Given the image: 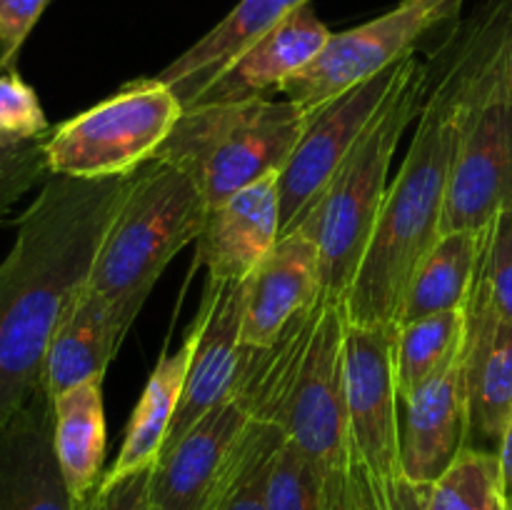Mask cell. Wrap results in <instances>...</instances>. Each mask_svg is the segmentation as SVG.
Here are the masks:
<instances>
[{"mask_svg": "<svg viewBox=\"0 0 512 510\" xmlns=\"http://www.w3.org/2000/svg\"><path fill=\"white\" fill-rule=\"evenodd\" d=\"M133 178L50 175L15 220L13 248L0 263V430L43 388L50 338L88 285Z\"/></svg>", "mask_w": 512, "mask_h": 510, "instance_id": "1", "label": "cell"}, {"mask_svg": "<svg viewBox=\"0 0 512 510\" xmlns=\"http://www.w3.org/2000/svg\"><path fill=\"white\" fill-rule=\"evenodd\" d=\"M430 83L410 148L390 180L363 263L345 298L353 325H395L405 288L425 250L438 240L470 103L460 80L440 60Z\"/></svg>", "mask_w": 512, "mask_h": 510, "instance_id": "2", "label": "cell"}, {"mask_svg": "<svg viewBox=\"0 0 512 510\" xmlns=\"http://www.w3.org/2000/svg\"><path fill=\"white\" fill-rule=\"evenodd\" d=\"M428 83L430 63L415 53L383 113L298 225L318 243L323 298L345 305L388 193L393 158L403 135L418 120Z\"/></svg>", "mask_w": 512, "mask_h": 510, "instance_id": "3", "label": "cell"}, {"mask_svg": "<svg viewBox=\"0 0 512 510\" xmlns=\"http://www.w3.org/2000/svg\"><path fill=\"white\" fill-rule=\"evenodd\" d=\"M205 213L203 193L183 170L153 160L135 173L88 278L90 288L110 300L125 330L170 260L198 240Z\"/></svg>", "mask_w": 512, "mask_h": 510, "instance_id": "4", "label": "cell"}, {"mask_svg": "<svg viewBox=\"0 0 512 510\" xmlns=\"http://www.w3.org/2000/svg\"><path fill=\"white\" fill-rule=\"evenodd\" d=\"M310 113L288 98L190 105L160 148V163L183 170L208 208L238 190L280 175L308 128Z\"/></svg>", "mask_w": 512, "mask_h": 510, "instance_id": "5", "label": "cell"}, {"mask_svg": "<svg viewBox=\"0 0 512 510\" xmlns=\"http://www.w3.org/2000/svg\"><path fill=\"white\" fill-rule=\"evenodd\" d=\"M183 110L173 85L158 75L133 80L50 130V175L108 180L138 173L158 158Z\"/></svg>", "mask_w": 512, "mask_h": 510, "instance_id": "6", "label": "cell"}, {"mask_svg": "<svg viewBox=\"0 0 512 510\" xmlns=\"http://www.w3.org/2000/svg\"><path fill=\"white\" fill-rule=\"evenodd\" d=\"M345 395L358 510H395L405 483L395 325L345 328Z\"/></svg>", "mask_w": 512, "mask_h": 510, "instance_id": "7", "label": "cell"}, {"mask_svg": "<svg viewBox=\"0 0 512 510\" xmlns=\"http://www.w3.org/2000/svg\"><path fill=\"white\" fill-rule=\"evenodd\" d=\"M345 305L320 298L298 375L280 425L285 438L313 463L330 490L358 510L345 395Z\"/></svg>", "mask_w": 512, "mask_h": 510, "instance_id": "8", "label": "cell"}, {"mask_svg": "<svg viewBox=\"0 0 512 510\" xmlns=\"http://www.w3.org/2000/svg\"><path fill=\"white\" fill-rule=\"evenodd\" d=\"M463 5L465 0H400L378 18L330 35L318 58L275 95L313 115L355 85L415 55L420 40L433 30L458 23Z\"/></svg>", "mask_w": 512, "mask_h": 510, "instance_id": "9", "label": "cell"}, {"mask_svg": "<svg viewBox=\"0 0 512 510\" xmlns=\"http://www.w3.org/2000/svg\"><path fill=\"white\" fill-rule=\"evenodd\" d=\"M410 58L355 85L348 93L310 115L303 138L295 145L288 165L280 173V220H283L280 235L295 230L308 218L340 165L350 158L355 145L363 140L370 125L378 120L388 100L393 98L395 88L408 70Z\"/></svg>", "mask_w": 512, "mask_h": 510, "instance_id": "10", "label": "cell"}, {"mask_svg": "<svg viewBox=\"0 0 512 510\" xmlns=\"http://www.w3.org/2000/svg\"><path fill=\"white\" fill-rule=\"evenodd\" d=\"M253 410L238 390L160 453L150 473V510H215L233 483Z\"/></svg>", "mask_w": 512, "mask_h": 510, "instance_id": "11", "label": "cell"}, {"mask_svg": "<svg viewBox=\"0 0 512 510\" xmlns=\"http://www.w3.org/2000/svg\"><path fill=\"white\" fill-rule=\"evenodd\" d=\"M512 210V95L508 73L478 103H470L448 183L440 235L485 230Z\"/></svg>", "mask_w": 512, "mask_h": 510, "instance_id": "12", "label": "cell"}, {"mask_svg": "<svg viewBox=\"0 0 512 510\" xmlns=\"http://www.w3.org/2000/svg\"><path fill=\"white\" fill-rule=\"evenodd\" d=\"M243 300V280L240 283L205 280L203 303L195 318L198 343L165 448L183 438L193 425H198L210 410L218 408L233 393L245 350Z\"/></svg>", "mask_w": 512, "mask_h": 510, "instance_id": "13", "label": "cell"}, {"mask_svg": "<svg viewBox=\"0 0 512 510\" xmlns=\"http://www.w3.org/2000/svg\"><path fill=\"white\" fill-rule=\"evenodd\" d=\"M243 348H268L323 295L318 243L295 228L243 280Z\"/></svg>", "mask_w": 512, "mask_h": 510, "instance_id": "14", "label": "cell"}, {"mask_svg": "<svg viewBox=\"0 0 512 510\" xmlns=\"http://www.w3.org/2000/svg\"><path fill=\"white\" fill-rule=\"evenodd\" d=\"M280 233V175H268L208 208L195 255L208 280L240 283L278 245Z\"/></svg>", "mask_w": 512, "mask_h": 510, "instance_id": "15", "label": "cell"}, {"mask_svg": "<svg viewBox=\"0 0 512 510\" xmlns=\"http://www.w3.org/2000/svg\"><path fill=\"white\" fill-rule=\"evenodd\" d=\"M0 510H83L53 448V398L43 388L0 430Z\"/></svg>", "mask_w": 512, "mask_h": 510, "instance_id": "16", "label": "cell"}, {"mask_svg": "<svg viewBox=\"0 0 512 510\" xmlns=\"http://www.w3.org/2000/svg\"><path fill=\"white\" fill-rule=\"evenodd\" d=\"M403 473L410 483L430 485L473 443L463 353L440 378L430 380L403 405Z\"/></svg>", "mask_w": 512, "mask_h": 510, "instance_id": "17", "label": "cell"}, {"mask_svg": "<svg viewBox=\"0 0 512 510\" xmlns=\"http://www.w3.org/2000/svg\"><path fill=\"white\" fill-rule=\"evenodd\" d=\"M330 35L333 33L315 15L313 5L305 3L263 38L255 40L250 48H245L218 78L210 80L195 98H190L185 108L278 93L280 85L303 73L318 58Z\"/></svg>", "mask_w": 512, "mask_h": 510, "instance_id": "18", "label": "cell"}, {"mask_svg": "<svg viewBox=\"0 0 512 510\" xmlns=\"http://www.w3.org/2000/svg\"><path fill=\"white\" fill-rule=\"evenodd\" d=\"M473 438L498 453L512 415V323L475 283L463 345Z\"/></svg>", "mask_w": 512, "mask_h": 510, "instance_id": "19", "label": "cell"}, {"mask_svg": "<svg viewBox=\"0 0 512 510\" xmlns=\"http://www.w3.org/2000/svg\"><path fill=\"white\" fill-rule=\"evenodd\" d=\"M128 330L105 295L85 285L65 308L43 363V390L55 398L88 380H103Z\"/></svg>", "mask_w": 512, "mask_h": 510, "instance_id": "20", "label": "cell"}, {"mask_svg": "<svg viewBox=\"0 0 512 510\" xmlns=\"http://www.w3.org/2000/svg\"><path fill=\"white\" fill-rule=\"evenodd\" d=\"M195 343H198V323L193 320L180 348L175 353L163 355L150 373L143 395L128 420L123 445L100 483H115V480L140 473V470H150L158 463L160 453L168 443L180 398H183Z\"/></svg>", "mask_w": 512, "mask_h": 510, "instance_id": "21", "label": "cell"}, {"mask_svg": "<svg viewBox=\"0 0 512 510\" xmlns=\"http://www.w3.org/2000/svg\"><path fill=\"white\" fill-rule=\"evenodd\" d=\"M310 0H240L215 28L195 40L168 68L158 73L163 83L173 85L183 105L218 78L245 48L263 38L268 30L283 23L288 15Z\"/></svg>", "mask_w": 512, "mask_h": 510, "instance_id": "22", "label": "cell"}, {"mask_svg": "<svg viewBox=\"0 0 512 510\" xmlns=\"http://www.w3.org/2000/svg\"><path fill=\"white\" fill-rule=\"evenodd\" d=\"M103 380H88L53 398V448L68 493L83 508L105 475Z\"/></svg>", "mask_w": 512, "mask_h": 510, "instance_id": "23", "label": "cell"}, {"mask_svg": "<svg viewBox=\"0 0 512 510\" xmlns=\"http://www.w3.org/2000/svg\"><path fill=\"white\" fill-rule=\"evenodd\" d=\"M485 230L438 235L410 275L395 325L468 305L483 258Z\"/></svg>", "mask_w": 512, "mask_h": 510, "instance_id": "24", "label": "cell"}, {"mask_svg": "<svg viewBox=\"0 0 512 510\" xmlns=\"http://www.w3.org/2000/svg\"><path fill=\"white\" fill-rule=\"evenodd\" d=\"M468 328V305L395 325V380L400 403L440 378L460 358Z\"/></svg>", "mask_w": 512, "mask_h": 510, "instance_id": "25", "label": "cell"}, {"mask_svg": "<svg viewBox=\"0 0 512 510\" xmlns=\"http://www.w3.org/2000/svg\"><path fill=\"white\" fill-rule=\"evenodd\" d=\"M428 510H508L495 450L468 445L428 485Z\"/></svg>", "mask_w": 512, "mask_h": 510, "instance_id": "26", "label": "cell"}, {"mask_svg": "<svg viewBox=\"0 0 512 510\" xmlns=\"http://www.w3.org/2000/svg\"><path fill=\"white\" fill-rule=\"evenodd\" d=\"M283 440V425L253 415L243 463L215 510H268L270 470H273L275 455H278Z\"/></svg>", "mask_w": 512, "mask_h": 510, "instance_id": "27", "label": "cell"}, {"mask_svg": "<svg viewBox=\"0 0 512 510\" xmlns=\"http://www.w3.org/2000/svg\"><path fill=\"white\" fill-rule=\"evenodd\" d=\"M268 510H353L325 485L318 470L288 438L270 470Z\"/></svg>", "mask_w": 512, "mask_h": 510, "instance_id": "28", "label": "cell"}, {"mask_svg": "<svg viewBox=\"0 0 512 510\" xmlns=\"http://www.w3.org/2000/svg\"><path fill=\"white\" fill-rule=\"evenodd\" d=\"M50 178L45 138L10 140L0 135V225L15 203Z\"/></svg>", "mask_w": 512, "mask_h": 510, "instance_id": "29", "label": "cell"}, {"mask_svg": "<svg viewBox=\"0 0 512 510\" xmlns=\"http://www.w3.org/2000/svg\"><path fill=\"white\" fill-rule=\"evenodd\" d=\"M475 283L498 315L512 323V210L495 215L485 230V248Z\"/></svg>", "mask_w": 512, "mask_h": 510, "instance_id": "30", "label": "cell"}, {"mask_svg": "<svg viewBox=\"0 0 512 510\" xmlns=\"http://www.w3.org/2000/svg\"><path fill=\"white\" fill-rule=\"evenodd\" d=\"M38 93L18 68L0 70V135L10 140H40L50 133Z\"/></svg>", "mask_w": 512, "mask_h": 510, "instance_id": "31", "label": "cell"}, {"mask_svg": "<svg viewBox=\"0 0 512 510\" xmlns=\"http://www.w3.org/2000/svg\"><path fill=\"white\" fill-rule=\"evenodd\" d=\"M150 473L153 468L115 483H100L83 510H150Z\"/></svg>", "mask_w": 512, "mask_h": 510, "instance_id": "32", "label": "cell"}, {"mask_svg": "<svg viewBox=\"0 0 512 510\" xmlns=\"http://www.w3.org/2000/svg\"><path fill=\"white\" fill-rule=\"evenodd\" d=\"M500 458V473H503V495L508 510H512V415L508 420V428H505L503 440H500L498 448Z\"/></svg>", "mask_w": 512, "mask_h": 510, "instance_id": "33", "label": "cell"}, {"mask_svg": "<svg viewBox=\"0 0 512 510\" xmlns=\"http://www.w3.org/2000/svg\"><path fill=\"white\" fill-rule=\"evenodd\" d=\"M505 73H508V90L512 95V23H510V35H508V55H505Z\"/></svg>", "mask_w": 512, "mask_h": 510, "instance_id": "34", "label": "cell"}]
</instances>
